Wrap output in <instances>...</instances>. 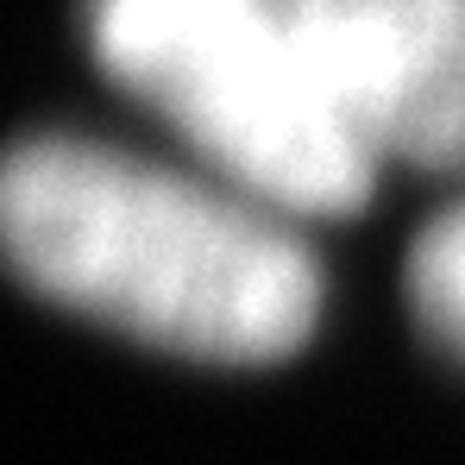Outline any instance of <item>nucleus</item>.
I'll use <instances>...</instances> for the list:
<instances>
[{"mask_svg":"<svg viewBox=\"0 0 465 465\" xmlns=\"http://www.w3.org/2000/svg\"><path fill=\"white\" fill-rule=\"evenodd\" d=\"M402 283H409V309L428 327V340L465 365V195L415 232Z\"/></svg>","mask_w":465,"mask_h":465,"instance_id":"20e7f679","label":"nucleus"},{"mask_svg":"<svg viewBox=\"0 0 465 465\" xmlns=\"http://www.w3.org/2000/svg\"><path fill=\"white\" fill-rule=\"evenodd\" d=\"M13 271L101 327L208 365H271L321 321V258L302 221L157 157L38 133L0 176Z\"/></svg>","mask_w":465,"mask_h":465,"instance_id":"f257e3e1","label":"nucleus"},{"mask_svg":"<svg viewBox=\"0 0 465 465\" xmlns=\"http://www.w3.org/2000/svg\"><path fill=\"white\" fill-rule=\"evenodd\" d=\"M88 51L189 145L195 170L283 208L346 221L378 195V157L340 120L277 0H82Z\"/></svg>","mask_w":465,"mask_h":465,"instance_id":"f03ea898","label":"nucleus"},{"mask_svg":"<svg viewBox=\"0 0 465 465\" xmlns=\"http://www.w3.org/2000/svg\"><path fill=\"white\" fill-rule=\"evenodd\" d=\"M302 57L378 163L465 170V0H277Z\"/></svg>","mask_w":465,"mask_h":465,"instance_id":"7ed1b4c3","label":"nucleus"}]
</instances>
